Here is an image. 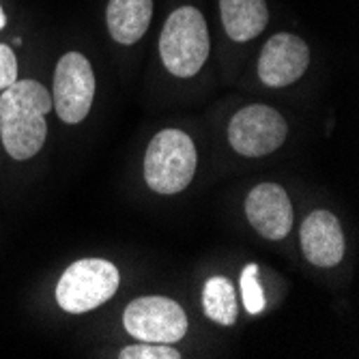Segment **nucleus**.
Segmentation results:
<instances>
[{
	"label": "nucleus",
	"instance_id": "obj_12",
	"mask_svg": "<svg viewBox=\"0 0 359 359\" xmlns=\"http://www.w3.org/2000/svg\"><path fill=\"white\" fill-rule=\"evenodd\" d=\"M222 24L233 41H250L265 30L269 11L265 0H219Z\"/></svg>",
	"mask_w": 359,
	"mask_h": 359
},
{
	"label": "nucleus",
	"instance_id": "obj_3",
	"mask_svg": "<svg viewBox=\"0 0 359 359\" xmlns=\"http://www.w3.org/2000/svg\"><path fill=\"white\" fill-rule=\"evenodd\" d=\"M196 172V147L179 129L159 132L144 155V179L157 194L183 191Z\"/></svg>",
	"mask_w": 359,
	"mask_h": 359
},
{
	"label": "nucleus",
	"instance_id": "obj_4",
	"mask_svg": "<svg viewBox=\"0 0 359 359\" xmlns=\"http://www.w3.org/2000/svg\"><path fill=\"white\" fill-rule=\"evenodd\" d=\"M118 269L104 258H82L58 280L56 302L65 312L82 314L106 304L118 288Z\"/></svg>",
	"mask_w": 359,
	"mask_h": 359
},
{
	"label": "nucleus",
	"instance_id": "obj_15",
	"mask_svg": "<svg viewBox=\"0 0 359 359\" xmlns=\"http://www.w3.org/2000/svg\"><path fill=\"white\" fill-rule=\"evenodd\" d=\"M121 359H179V351L170 344L161 342H138L132 346H125L118 355Z\"/></svg>",
	"mask_w": 359,
	"mask_h": 359
},
{
	"label": "nucleus",
	"instance_id": "obj_14",
	"mask_svg": "<svg viewBox=\"0 0 359 359\" xmlns=\"http://www.w3.org/2000/svg\"><path fill=\"white\" fill-rule=\"evenodd\" d=\"M241 295L243 306L250 314H260L265 310V292L258 280V265L250 263L241 273Z\"/></svg>",
	"mask_w": 359,
	"mask_h": 359
},
{
	"label": "nucleus",
	"instance_id": "obj_16",
	"mask_svg": "<svg viewBox=\"0 0 359 359\" xmlns=\"http://www.w3.org/2000/svg\"><path fill=\"white\" fill-rule=\"evenodd\" d=\"M18 80V60L9 46L0 43V90Z\"/></svg>",
	"mask_w": 359,
	"mask_h": 359
},
{
	"label": "nucleus",
	"instance_id": "obj_11",
	"mask_svg": "<svg viewBox=\"0 0 359 359\" xmlns=\"http://www.w3.org/2000/svg\"><path fill=\"white\" fill-rule=\"evenodd\" d=\"M153 15V0H110L106 20L114 41L132 46L140 41Z\"/></svg>",
	"mask_w": 359,
	"mask_h": 359
},
{
	"label": "nucleus",
	"instance_id": "obj_9",
	"mask_svg": "<svg viewBox=\"0 0 359 359\" xmlns=\"http://www.w3.org/2000/svg\"><path fill=\"white\" fill-rule=\"evenodd\" d=\"M245 215L254 231L271 241L284 239L292 228V205L284 187L276 183H260L248 194Z\"/></svg>",
	"mask_w": 359,
	"mask_h": 359
},
{
	"label": "nucleus",
	"instance_id": "obj_5",
	"mask_svg": "<svg viewBox=\"0 0 359 359\" xmlns=\"http://www.w3.org/2000/svg\"><path fill=\"white\" fill-rule=\"evenodd\" d=\"M125 330L142 342L172 344L187 332L183 308L166 297H140L127 306L123 314Z\"/></svg>",
	"mask_w": 359,
	"mask_h": 359
},
{
	"label": "nucleus",
	"instance_id": "obj_10",
	"mask_svg": "<svg viewBox=\"0 0 359 359\" xmlns=\"http://www.w3.org/2000/svg\"><path fill=\"white\" fill-rule=\"evenodd\" d=\"M302 248L316 267H334L344 256V235L340 222L330 211H314L302 224Z\"/></svg>",
	"mask_w": 359,
	"mask_h": 359
},
{
	"label": "nucleus",
	"instance_id": "obj_1",
	"mask_svg": "<svg viewBox=\"0 0 359 359\" xmlns=\"http://www.w3.org/2000/svg\"><path fill=\"white\" fill-rule=\"evenodd\" d=\"M52 95L35 80H15L0 97V138L13 159H30L46 142Z\"/></svg>",
	"mask_w": 359,
	"mask_h": 359
},
{
	"label": "nucleus",
	"instance_id": "obj_17",
	"mask_svg": "<svg viewBox=\"0 0 359 359\" xmlns=\"http://www.w3.org/2000/svg\"><path fill=\"white\" fill-rule=\"evenodd\" d=\"M7 24V18H5V13H3V7H0V28H3Z\"/></svg>",
	"mask_w": 359,
	"mask_h": 359
},
{
	"label": "nucleus",
	"instance_id": "obj_8",
	"mask_svg": "<svg viewBox=\"0 0 359 359\" xmlns=\"http://www.w3.org/2000/svg\"><path fill=\"white\" fill-rule=\"evenodd\" d=\"M310 50L306 41L290 32H278L260 52L258 76L267 86H288L306 74Z\"/></svg>",
	"mask_w": 359,
	"mask_h": 359
},
{
	"label": "nucleus",
	"instance_id": "obj_6",
	"mask_svg": "<svg viewBox=\"0 0 359 359\" xmlns=\"http://www.w3.org/2000/svg\"><path fill=\"white\" fill-rule=\"evenodd\" d=\"M286 132V121L278 110L254 104L233 116L228 125V140L245 157H263L282 147Z\"/></svg>",
	"mask_w": 359,
	"mask_h": 359
},
{
	"label": "nucleus",
	"instance_id": "obj_13",
	"mask_svg": "<svg viewBox=\"0 0 359 359\" xmlns=\"http://www.w3.org/2000/svg\"><path fill=\"white\" fill-rule=\"evenodd\" d=\"M205 314L219 325H235L237 320V295L228 278H209L203 290Z\"/></svg>",
	"mask_w": 359,
	"mask_h": 359
},
{
	"label": "nucleus",
	"instance_id": "obj_7",
	"mask_svg": "<svg viewBox=\"0 0 359 359\" xmlns=\"http://www.w3.org/2000/svg\"><path fill=\"white\" fill-rule=\"evenodd\" d=\"M95 97V76L86 56L65 54L54 72V108L60 121L76 125L86 118Z\"/></svg>",
	"mask_w": 359,
	"mask_h": 359
},
{
	"label": "nucleus",
	"instance_id": "obj_2",
	"mask_svg": "<svg viewBox=\"0 0 359 359\" xmlns=\"http://www.w3.org/2000/svg\"><path fill=\"white\" fill-rule=\"evenodd\" d=\"M209 28L198 9L181 7L168 15L159 37V54L170 74L196 76L209 58Z\"/></svg>",
	"mask_w": 359,
	"mask_h": 359
}]
</instances>
